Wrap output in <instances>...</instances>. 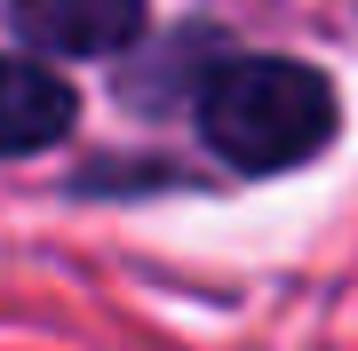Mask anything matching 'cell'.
I'll return each mask as SVG.
<instances>
[{"label": "cell", "instance_id": "obj_1", "mask_svg": "<svg viewBox=\"0 0 358 351\" xmlns=\"http://www.w3.org/2000/svg\"><path fill=\"white\" fill-rule=\"evenodd\" d=\"M199 136L247 176L303 168L334 136V88L294 56H231L199 88Z\"/></svg>", "mask_w": 358, "mask_h": 351}, {"label": "cell", "instance_id": "obj_2", "mask_svg": "<svg viewBox=\"0 0 358 351\" xmlns=\"http://www.w3.org/2000/svg\"><path fill=\"white\" fill-rule=\"evenodd\" d=\"M8 25L48 56H112L143 32V0H16Z\"/></svg>", "mask_w": 358, "mask_h": 351}, {"label": "cell", "instance_id": "obj_3", "mask_svg": "<svg viewBox=\"0 0 358 351\" xmlns=\"http://www.w3.org/2000/svg\"><path fill=\"white\" fill-rule=\"evenodd\" d=\"M72 128V88L40 64V48H24L8 64V112H0V144H8L16 160L40 152V144H56Z\"/></svg>", "mask_w": 358, "mask_h": 351}]
</instances>
